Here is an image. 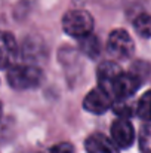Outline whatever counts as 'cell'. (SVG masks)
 <instances>
[{
    "label": "cell",
    "mask_w": 151,
    "mask_h": 153,
    "mask_svg": "<svg viewBox=\"0 0 151 153\" xmlns=\"http://www.w3.org/2000/svg\"><path fill=\"white\" fill-rule=\"evenodd\" d=\"M43 80V71L30 64H18L9 68L7 73V82L15 89H31L42 83Z\"/></svg>",
    "instance_id": "1"
},
{
    "label": "cell",
    "mask_w": 151,
    "mask_h": 153,
    "mask_svg": "<svg viewBox=\"0 0 151 153\" xmlns=\"http://www.w3.org/2000/svg\"><path fill=\"white\" fill-rule=\"evenodd\" d=\"M62 28L67 34L76 39H82L85 36L92 34L94 18L88 10H82V9L68 10L62 18Z\"/></svg>",
    "instance_id": "2"
},
{
    "label": "cell",
    "mask_w": 151,
    "mask_h": 153,
    "mask_svg": "<svg viewBox=\"0 0 151 153\" xmlns=\"http://www.w3.org/2000/svg\"><path fill=\"white\" fill-rule=\"evenodd\" d=\"M107 51L114 59L123 61V59H127L133 55L135 43H133L132 37L129 36V33L126 30L117 28V30L111 31L110 36H108Z\"/></svg>",
    "instance_id": "3"
},
{
    "label": "cell",
    "mask_w": 151,
    "mask_h": 153,
    "mask_svg": "<svg viewBox=\"0 0 151 153\" xmlns=\"http://www.w3.org/2000/svg\"><path fill=\"white\" fill-rule=\"evenodd\" d=\"M139 86H141V79L135 73L122 71L110 91V98L113 100V102L127 101L139 89Z\"/></svg>",
    "instance_id": "4"
},
{
    "label": "cell",
    "mask_w": 151,
    "mask_h": 153,
    "mask_svg": "<svg viewBox=\"0 0 151 153\" xmlns=\"http://www.w3.org/2000/svg\"><path fill=\"white\" fill-rule=\"evenodd\" d=\"M111 140L120 149H127L133 144L135 129L127 119L119 117L111 125Z\"/></svg>",
    "instance_id": "5"
},
{
    "label": "cell",
    "mask_w": 151,
    "mask_h": 153,
    "mask_svg": "<svg viewBox=\"0 0 151 153\" xmlns=\"http://www.w3.org/2000/svg\"><path fill=\"white\" fill-rule=\"evenodd\" d=\"M123 70L120 68V65L114 61H105L99 64L98 67V71H96V77H98V83H99V88L110 97V91L116 82V79L120 76Z\"/></svg>",
    "instance_id": "6"
},
{
    "label": "cell",
    "mask_w": 151,
    "mask_h": 153,
    "mask_svg": "<svg viewBox=\"0 0 151 153\" xmlns=\"http://www.w3.org/2000/svg\"><path fill=\"white\" fill-rule=\"evenodd\" d=\"M113 105V100L101 89H92L83 100V107L85 110H88L89 113H94V114H102L105 113L107 110H110Z\"/></svg>",
    "instance_id": "7"
},
{
    "label": "cell",
    "mask_w": 151,
    "mask_h": 153,
    "mask_svg": "<svg viewBox=\"0 0 151 153\" xmlns=\"http://www.w3.org/2000/svg\"><path fill=\"white\" fill-rule=\"evenodd\" d=\"M18 53L16 40L10 33L0 31V68L9 67Z\"/></svg>",
    "instance_id": "8"
},
{
    "label": "cell",
    "mask_w": 151,
    "mask_h": 153,
    "mask_svg": "<svg viewBox=\"0 0 151 153\" xmlns=\"http://www.w3.org/2000/svg\"><path fill=\"white\" fill-rule=\"evenodd\" d=\"M85 147L88 153H120L119 147L113 143L111 138L105 137L104 134H92L86 138Z\"/></svg>",
    "instance_id": "9"
},
{
    "label": "cell",
    "mask_w": 151,
    "mask_h": 153,
    "mask_svg": "<svg viewBox=\"0 0 151 153\" xmlns=\"http://www.w3.org/2000/svg\"><path fill=\"white\" fill-rule=\"evenodd\" d=\"M79 42H80V49L85 52L88 56L95 58V56L99 55L101 43H99V40H98V37L94 33L89 34V36H85V37L79 39Z\"/></svg>",
    "instance_id": "10"
},
{
    "label": "cell",
    "mask_w": 151,
    "mask_h": 153,
    "mask_svg": "<svg viewBox=\"0 0 151 153\" xmlns=\"http://www.w3.org/2000/svg\"><path fill=\"white\" fill-rule=\"evenodd\" d=\"M133 28L138 36L148 39L151 37V15L148 13H141L135 18L133 21Z\"/></svg>",
    "instance_id": "11"
},
{
    "label": "cell",
    "mask_w": 151,
    "mask_h": 153,
    "mask_svg": "<svg viewBox=\"0 0 151 153\" xmlns=\"http://www.w3.org/2000/svg\"><path fill=\"white\" fill-rule=\"evenodd\" d=\"M135 111L138 114V117H141L142 120L151 122V91H147L136 104Z\"/></svg>",
    "instance_id": "12"
},
{
    "label": "cell",
    "mask_w": 151,
    "mask_h": 153,
    "mask_svg": "<svg viewBox=\"0 0 151 153\" xmlns=\"http://www.w3.org/2000/svg\"><path fill=\"white\" fill-rule=\"evenodd\" d=\"M139 149L142 153H151V122H147L141 128L139 134Z\"/></svg>",
    "instance_id": "13"
},
{
    "label": "cell",
    "mask_w": 151,
    "mask_h": 153,
    "mask_svg": "<svg viewBox=\"0 0 151 153\" xmlns=\"http://www.w3.org/2000/svg\"><path fill=\"white\" fill-rule=\"evenodd\" d=\"M49 153H76V149L71 143H59L55 144L49 150Z\"/></svg>",
    "instance_id": "14"
},
{
    "label": "cell",
    "mask_w": 151,
    "mask_h": 153,
    "mask_svg": "<svg viewBox=\"0 0 151 153\" xmlns=\"http://www.w3.org/2000/svg\"><path fill=\"white\" fill-rule=\"evenodd\" d=\"M0 116H1V105H0Z\"/></svg>",
    "instance_id": "15"
}]
</instances>
